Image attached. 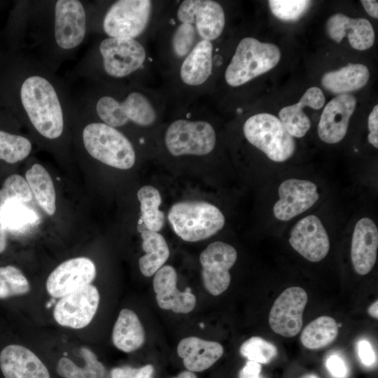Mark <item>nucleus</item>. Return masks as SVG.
<instances>
[{
    "instance_id": "obj_37",
    "label": "nucleus",
    "mask_w": 378,
    "mask_h": 378,
    "mask_svg": "<svg viewBox=\"0 0 378 378\" xmlns=\"http://www.w3.org/2000/svg\"><path fill=\"white\" fill-rule=\"evenodd\" d=\"M31 199L32 193L26 179L20 175L13 174L6 178L0 189V209L8 201L28 203Z\"/></svg>"
},
{
    "instance_id": "obj_20",
    "label": "nucleus",
    "mask_w": 378,
    "mask_h": 378,
    "mask_svg": "<svg viewBox=\"0 0 378 378\" xmlns=\"http://www.w3.org/2000/svg\"><path fill=\"white\" fill-rule=\"evenodd\" d=\"M378 248V229L374 221L363 217L354 229L351 259L355 272L359 275L368 274L373 268Z\"/></svg>"
},
{
    "instance_id": "obj_2",
    "label": "nucleus",
    "mask_w": 378,
    "mask_h": 378,
    "mask_svg": "<svg viewBox=\"0 0 378 378\" xmlns=\"http://www.w3.org/2000/svg\"><path fill=\"white\" fill-rule=\"evenodd\" d=\"M280 59L281 50L276 45L245 37L239 42L225 69V81L232 87L242 85L270 71Z\"/></svg>"
},
{
    "instance_id": "obj_29",
    "label": "nucleus",
    "mask_w": 378,
    "mask_h": 378,
    "mask_svg": "<svg viewBox=\"0 0 378 378\" xmlns=\"http://www.w3.org/2000/svg\"><path fill=\"white\" fill-rule=\"evenodd\" d=\"M25 179L38 205L48 215L56 210L55 187L50 175L41 164H34L25 174Z\"/></svg>"
},
{
    "instance_id": "obj_45",
    "label": "nucleus",
    "mask_w": 378,
    "mask_h": 378,
    "mask_svg": "<svg viewBox=\"0 0 378 378\" xmlns=\"http://www.w3.org/2000/svg\"><path fill=\"white\" fill-rule=\"evenodd\" d=\"M364 9L373 18H378V1L373 0L360 1Z\"/></svg>"
},
{
    "instance_id": "obj_34",
    "label": "nucleus",
    "mask_w": 378,
    "mask_h": 378,
    "mask_svg": "<svg viewBox=\"0 0 378 378\" xmlns=\"http://www.w3.org/2000/svg\"><path fill=\"white\" fill-rule=\"evenodd\" d=\"M31 148V143L27 137L0 130V160L16 163L25 159Z\"/></svg>"
},
{
    "instance_id": "obj_5",
    "label": "nucleus",
    "mask_w": 378,
    "mask_h": 378,
    "mask_svg": "<svg viewBox=\"0 0 378 378\" xmlns=\"http://www.w3.org/2000/svg\"><path fill=\"white\" fill-rule=\"evenodd\" d=\"M247 141L271 160L283 162L295 153L294 138L276 116L260 113L249 117L243 127Z\"/></svg>"
},
{
    "instance_id": "obj_25",
    "label": "nucleus",
    "mask_w": 378,
    "mask_h": 378,
    "mask_svg": "<svg viewBox=\"0 0 378 378\" xmlns=\"http://www.w3.org/2000/svg\"><path fill=\"white\" fill-rule=\"evenodd\" d=\"M213 44L206 40L199 41L184 57L180 68V78L190 86L205 83L212 74Z\"/></svg>"
},
{
    "instance_id": "obj_22",
    "label": "nucleus",
    "mask_w": 378,
    "mask_h": 378,
    "mask_svg": "<svg viewBox=\"0 0 378 378\" xmlns=\"http://www.w3.org/2000/svg\"><path fill=\"white\" fill-rule=\"evenodd\" d=\"M326 30L330 39L337 43L347 37L351 48L357 50H368L374 42V29L365 18H351L335 13L327 20Z\"/></svg>"
},
{
    "instance_id": "obj_43",
    "label": "nucleus",
    "mask_w": 378,
    "mask_h": 378,
    "mask_svg": "<svg viewBox=\"0 0 378 378\" xmlns=\"http://www.w3.org/2000/svg\"><path fill=\"white\" fill-rule=\"evenodd\" d=\"M368 141L375 148H378V105H375L368 116Z\"/></svg>"
},
{
    "instance_id": "obj_42",
    "label": "nucleus",
    "mask_w": 378,
    "mask_h": 378,
    "mask_svg": "<svg viewBox=\"0 0 378 378\" xmlns=\"http://www.w3.org/2000/svg\"><path fill=\"white\" fill-rule=\"evenodd\" d=\"M358 355L362 363L372 366L376 361V356L371 344L366 340H360L357 344Z\"/></svg>"
},
{
    "instance_id": "obj_49",
    "label": "nucleus",
    "mask_w": 378,
    "mask_h": 378,
    "mask_svg": "<svg viewBox=\"0 0 378 378\" xmlns=\"http://www.w3.org/2000/svg\"><path fill=\"white\" fill-rule=\"evenodd\" d=\"M300 378H319V377L314 374H307L301 377Z\"/></svg>"
},
{
    "instance_id": "obj_18",
    "label": "nucleus",
    "mask_w": 378,
    "mask_h": 378,
    "mask_svg": "<svg viewBox=\"0 0 378 378\" xmlns=\"http://www.w3.org/2000/svg\"><path fill=\"white\" fill-rule=\"evenodd\" d=\"M356 106L351 94H338L325 106L317 127L318 137L326 144H337L346 134L349 122Z\"/></svg>"
},
{
    "instance_id": "obj_47",
    "label": "nucleus",
    "mask_w": 378,
    "mask_h": 378,
    "mask_svg": "<svg viewBox=\"0 0 378 378\" xmlns=\"http://www.w3.org/2000/svg\"><path fill=\"white\" fill-rule=\"evenodd\" d=\"M378 301H374L368 309V314L374 318H378Z\"/></svg>"
},
{
    "instance_id": "obj_6",
    "label": "nucleus",
    "mask_w": 378,
    "mask_h": 378,
    "mask_svg": "<svg viewBox=\"0 0 378 378\" xmlns=\"http://www.w3.org/2000/svg\"><path fill=\"white\" fill-rule=\"evenodd\" d=\"M94 110L102 122L114 128L129 122L150 126L157 118L150 101L138 91L130 92L122 99L111 95H102L94 102Z\"/></svg>"
},
{
    "instance_id": "obj_21",
    "label": "nucleus",
    "mask_w": 378,
    "mask_h": 378,
    "mask_svg": "<svg viewBox=\"0 0 378 378\" xmlns=\"http://www.w3.org/2000/svg\"><path fill=\"white\" fill-rule=\"evenodd\" d=\"M0 368L4 378H50L39 358L19 344H10L1 350Z\"/></svg>"
},
{
    "instance_id": "obj_15",
    "label": "nucleus",
    "mask_w": 378,
    "mask_h": 378,
    "mask_svg": "<svg viewBox=\"0 0 378 378\" xmlns=\"http://www.w3.org/2000/svg\"><path fill=\"white\" fill-rule=\"evenodd\" d=\"M279 200L273 214L279 220L288 221L312 207L319 199L316 185L308 180L288 178L278 188Z\"/></svg>"
},
{
    "instance_id": "obj_4",
    "label": "nucleus",
    "mask_w": 378,
    "mask_h": 378,
    "mask_svg": "<svg viewBox=\"0 0 378 378\" xmlns=\"http://www.w3.org/2000/svg\"><path fill=\"white\" fill-rule=\"evenodd\" d=\"M82 139L87 152L106 165L128 169L135 163L136 154L130 140L116 128L102 122L86 125Z\"/></svg>"
},
{
    "instance_id": "obj_19",
    "label": "nucleus",
    "mask_w": 378,
    "mask_h": 378,
    "mask_svg": "<svg viewBox=\"0 0 378 378\" xmlns=\"http://www.w3.org/2000/svg\"><path fill=\"white\" fill-rule=\"evenodd\" d=\"M177 274L170 265L162 266L155 274L153 289L158 306L175 313L187 314L193 310L196 298L189 288L184 292L176 288Z\"/></svg>"
},
{
    "instance_id": "obj_48",
    "label": "nucleus",
    "mask_w": 378,
    "mask_h": 378,
    "mask_svg": "<svg viewBox=\"0 0 378 378\" xmlns=\"http://www.w3.org/2000/svg\"><path fill=\"white\" fill-rule=\"evenodd\" d=\"M172 378H197V376L190 371H183L179 373L177 376Z\"/></svg>"
},
{
    "instance_id": "obj_35",
    "label": "nucleus",
    "mask_w": 378,
    "mask_h": 378,
    "mask_svg": "<svg viewBox=\"0 0 378 378\" xmlns=\"http://www.w3.org/2000/svg\"><path fill=\"white\" fill-rule=\"evenodd\" d=\"M29 290V283L21 270L13 265L0 267V299L24 295Z\"/></svg>"
},
{
    "instance_id": "obj_16",
    "label": "nucleus",
    "mask_w": 378,
    "mask_h": 378,
    "mask_svg": "<svg viewBox=\"0 0 378 378\" xmlns=\"http://www.w3.org/2000/svg\"><path fill=\"white\" fill-rule=\"evenodd\" d=\"M96 276L92 260L85 257L67 260L58 265L46 281L48 293L61 298L89 284Z\"/></svg>"
},
{
    "instance_id": "obj_24",
    "label": "nucleus",
    "mask_w": 378,
    "mask_h": 378,
    "mask_svg": "<svg viewBox=\"0 0 378 378\" xmlns=\"http://www.w3.org/2000/svg\"><path fill=\"white\" fill-rule=\"evenodd\" d=\"M177 354L190 372H202L211 367L223 354V346L214 341L188 337L180 341Z\"/></svg>"
},
{
    "instance_id": "obj_40",
    "label": "nucleus",
    "mask_w": 378,
    "mask_h": 378,
    "mask_svg": "<svg viewBox=\"0 0 378 378\" xmlns=\"http://www.w3.org/2000/svg\"><path fill=\"white\" fill-rule=\"evenodd\" d=\"M154 368L152 365H146L135 368L128 365L116 367L110 372L111 378H153Z\"/></svg>"
},
{
    "instance_id": "obj_39",
    "label": "nucleus",
    "mask_w": 378,
    "mask_h": 378,
    "mask_svg": "<svg viewBox=\"0 0 378 378\" xmlns=\"http://www.w3.org/2000/svg\"><path fill=\"white\" fill-rule=\"evenodd\" d=\"M268 4L271 12L277 18L284 21L298 20L311 4L307 0H270Z\"/></svg>"
},
{
    "instance_id": "obj_12",
    "label": "nucleus",
    "mask_w": 378,
    "mask_h": 378,
    "mask_svg": "<svg viewBox=\"0 0 378 378\" xmlns=\"http://www.w3.org/2000/svg\"><path fill=\"white\" fill-rule=\"evenodd\" d=\"M176 16L179 22L193 24L201 40L211 42L221 35L225 24L223 6L213 0H184Z\"/></svg>"
},
{
    "instance_id": "obj_1",
    "label": "nucleus",
    "mask_w": 378,
    "mask_h": 378,
    "mask_svg": "<svg viewBox=\"0 0 378 378\" xmlns=\"http://www.w3.org/2000/svg\"><path fill=\"white\" fill-rule=\"evenodd\" d=\"M20 104L35 130L54 140L64 130L66 105L62 91L48 73L35 68L23 78L19 90Z\"/></svg>"
},
{
    "instance_id": "obj_13",
    "label": "nucleus",
    "mask_w": 378,
    "mask_h": 378,
    "mask_svg": "<svg viewBox=\"0 0 378 378\" xmlns=\"http://www.w3.org/2000/svg\"><path fill=\"white\" fill-rule=\"evenodd\" d=\"M99 303L97 288L89 284L61 298L54 307L53 316L60 326L80 329L92 321Z\"/></svg>"
},
{
    "instance_id": "obj_10",
    "label": "nucleus",
    "mask_w": 378,
    "mask_h": 378,
    "mask_svg": "<svg viewBox=\"0 0 378 378\" xmlns=\"http://www.w3.org/2000/svg\"><path fill=\"white\" fill-rule=\"evenodd\" d=\"M87 31V17L78 0H58L54 6L53 37L57 47L69 50L78 47Z\"/></svg>"
},
{
    "instance_id": "obj_46",
    "label": "nucleus",
    "mask_w": 378,
    "mask_h": 378,
    "mask_svg": "<svg viewBox=\"0 0 378 378\" xmlns=\"http://www.w3.org/2000/svg\"><path fill=\"white\" fill-rule=\"evenodd\" d=\"M6 229L0 218V253L4 251L7 245V237Z\"/></svg>"
},
{
    "instance_id": "obj_30",
    "label": "nucleus",
    "mask_w": 378,
    "mask_h": 378,
    "mask_svg": "<svg viewBox=\"0 0 378 378\" xmlns=\"http://www.w3.org/2000/svg\"><path fill=\"white\" fill-rule=\"evenodd\" d=\"M80 354L84 366L80 367L69 358L63 357L58 361L57 373L63 378H111L110 372L93 351L82 347Z\"/></svg>"
},
{
    "instance_id": "obj_38",
    "label": "nucleus",
    "mask_w": 378,
    "mask_h": 378,
    "mask_svg": "<svg viewBox=\"0 0 378 378\" xmlns=\"http://www.w3.org/2000/svg\"><path fill=\"white\" fill-rule=\"evenodd\" d=\"M197 35L193 24L180 22L174 29L172 37V48L175 56L178 58L185 57L198 42Z\"/></svg>"
},
{
    "instance_id": "obj_14",
    "label": "nucleus",
    "mask_w": 378,
    "mask_h": 378,
    "mask_svg": "<svg viewBox=\"0 0 378 378\" xmlns=\"http://www.w3.org/2000/svg\"><path fill=\"white\" fill-rule=\"evenodd\" d=\"M307 302L306 291L298 286L284 290L274 301L269 314L272 330L286 337H294L302 326V315Z\"/></svg>"
},
{
    "instance_id": "obj_17",
    "label": "nucleus",
    "mask_w": 378,
    "mask_h": 378,
    "mask_svg": "<svg viewBox=\"0 0 378 378\" xmlns=\"http://www.w3.org/2000/svg\"><path fill=\"white\" fill-rule=\"evenodd\" d=\"M288 241L295 251L313 262L323 260L330 250L328 232L320 218L315 215L305 216L295 223Z\"/></svg>"
},
{
    "instance_id": "obj_23",
    "label": "nucleus",
    "mask_w": 378,
    "mask_h": 378,
    "mask_svg": "<svg viewBox=\"0 0 378 378\" xmlns=\"http://www.w3.org/2000/svg\"><path fill=\"white\" fill-rule=\"evenodd\" d=\"M325 101V96L321 88H309L298 103L280 110L279 120L293 137L302 138L311 127L310 120L303 111L304 108L310 107L318 110L324 106Z\"/></svg>"
},
{
    "instance_id": "obj_32",
    "label": "nucleus",
    "mask_w": 378,
    "mask_h": 378,
    "mask_svg": "<svg viewBox=\"0 0 378 378\" xmlns=\"http://www.w3.org/2000/svg\"><path fill=\"white\" fill-rule=\"evenodd\" d=\"M141 204L140 219L146 229L158 232L164 226V214L159 209L162 200L159 191L151 186L141 188L137 192Z\"/></svg>"
},
{
    "instance_id": "obj_8",
    "label": "nucleus",
    "mask_w": 378,
    "mask_h": 378,
    "mask_svg": "<svg viewBox=\"0 0 378 378\" xmlns=\"http://www.w3.org/2000/svg\"><path fill=\"white\" fill-rule=\"evenodd\" d=\"M152 11L149 0H118L106 12L102 27L111 38H136L146 29Z\"/></svg>"
},
{
    "instance_id": "obj_3",
    "label": "nucleus",
    "mask_w": 378,
    "mask_h": 378,
    "mask_svg": "<svg viewBox=\"0 0 378 378\" xmlns=\"http://www.w3.org/2000/svg\"><path fill=\"white\" fill-rule=\"evenodd\" d=\"M167 218L175 233L190 242L207 239L225 225L220 209L204 201L176 202L170 208Z\"/></svg>"
},
{
    "instance_id": "obj_36",
    "label": "nucleus",
    "mask_w": 378,
    "mask_h": 378,
    "mask_svg": "<svg viewBox=\"0 0 378 378\" xmlns=\"http://www.w3.org/2000/svg\"><path fill=\"white\" fill-rule=\"evenodd\" d=\"M239 352L248 360L267 364L277 354L276 347L260 337H251L242 343Z\"/></svg>"
},
{
    "instance_id": "obj_41",
    "label": "nucleus",
    "mask_w": 378,
    "mask_h": 378,
    "mask_svg": "<svg viewBox=\"0 0 378 378\" xmlns=\"http://www.w3.org/2000/svg\"><path fill=\"white\" fill-rule=\"evenodd\" d=\"M326 366L335 378H346L348 375L347 365L344 359L337 354L329 356L326 360Z\"/></svg>"
},
{
    "instance_id": "obj_28",
    "label": "nucleus",
    "mask_w": 378,
    "mask_h": 378,
    "mask_svg": "<svg viewBox=\"0 0 378 378\" xmlns=\"http://www.w3.org/2000/svg\"><path fill=\"white\" fill-rule=\"evenodd\" d=\"M138 230L141 232L142 248L146 254L139 260V269L145 276H151L161 268L169 256V250L162 235L148 230L143 224Z\"/></svg>"
},
{
    "instance_id": "obj_33",
    "label": "nucleus",
    "mask_w": 378,
    "mask_h": 378,
    "mask_svg": "<svg viewBox=\"0 0 378 378\" xmlns=\"http://www.w3.org/2000/svg\"><path fill=\"white\" fill-rule=\"evenodd\" d=\"M27 203L11 200L6 202L0 209V218L6 230L22 232L38 220L37 213Z\"/></svg>"
},
{
    "instance_id": "obj_27",
    "label": "nucleus",
    "mask_w": 378,
    "mask_h": 378,
    "mask_svg": "<svg viewBox=\"0 0 378 378\" xmlns=\"http://www.w3.org/2000/svg\"><path fill=\"white\" fill-rule=\"evenodd\" d=\"M112 340L116 348L127 353L136 351L144 344V329L133 311L122 309L120 312L113 329Z\"/></svg>"
},
{
    "instance_id": "obj_26",
    "label": "nucleus",
    "mask_w": 378,
    "mask_h": 378,
    "mask_svg": "<svg viewBox=\"0 0 378 378\" xmlns=\"http://www.w3.org/2000/svg\"><path fill=\"white\" fill-rule=\"evenodd\" d=\"M370 78L368 68L363 64H349L323 74V87L329 92L342 94L364 87Z\"/></svg>"
},
{
    "instance_id": "obj_31",
    "label": "nucleus",
    "mask_w": 378,
    "mask_h": 378,
    "mask_svg": "<svg viewBox=\"0 0 378 378\" xmlns=\"http://www.w3.org/2000/svg\"><path fill=\"white\" fill-rule=\"evenodd\" d=\"M338 334V326L330 316H322L310 322L302 330L300 340L309 349L323 348L332 343Z\"/></svg>"
},
{
    "instance_id": "obj_11",
    "label": "nucleus",
    "mask_w": 378,
    "mask_h": 378,
    "mask_svg": "<svg viewBox=\"0 0 378 378\" xmlns=\"http://www.w3.org/2000/svg\"><path fill=\"white\" fill-rule=\"evenodd\" d=\"M237 258L236 249L223 241L210 244L200 254L202 280L205 288L213 295L225 292L230 284V269Z\"/></svg>"
},
{
    "instance_id": "obj_44",
    "label": "nucleus",
    "mask_w": 378,
    "mask_h": 378,
    "mask_svg": "<svg viewBox=\"0 0 378 378\" xmlns=\"http://www.w3.org/2000/svg\"><path fill=\"white\" fill-rule=\"evenodd\" d=\"M261 370L260 363L248 360L240 370L239 378H262L260 376Z\"/></svg>"
},
{
    "instance_id": "obj_7",
    "label": "nucleus",
    "mask_w": 378,
    "mask_h": 378,
    "mask_svg": "<svg viewBox=\"0 0 378 378\" xmlns=\"http://www.w3.org/2000/svg\"><path fill=\"white\" fill-rule=\"evenodd\" d=\"M164 141L174 156L204 155L214 148L216 135L213 126L206 121L178 119L168 127Z\"/></svg>"
},
{
    "instance_id": "obj_9",
    "label": "nucleus",
    "mask_w": 378,
    "mask_h": 378,
    "mask_svg": "<svg viewBox=\"0 0 378 378\" xmlns=\"http://www.w3.org/2000/svg\"><path fill=\"white\" fill-rule=\"evenodd\" d=\"M104 72L112 78H122L130 76L144 64L146 52L136 38H104L99 45Z\"/></svg>"
}]
</instances>
